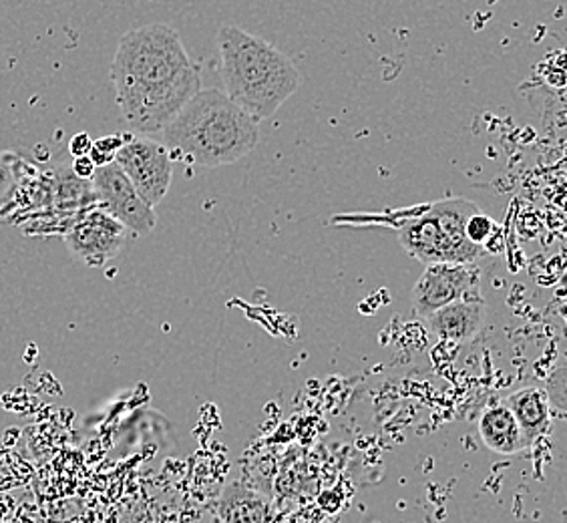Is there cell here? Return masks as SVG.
<instances>
[{
    "label": "cell",
    "instance_id": "obj_2",
    "mask_svg": "<svg viewBox=\"0 0 567 523\" xmlns=\"http://www.w3.org/2000/svg\"><path fill=\"white\" fill-rule=\"evenodd\" d=\"M216 43L224 93L251 120L272 117L300 88L295 63L262 37L221 24Z\"/></svg>",
    "mask_w": 567,
    "mask_h": 523
},
{
    "label": "cell",
    "instance_id": "obj_13",
    "mask_svg": "<svg viewBox=\"0 0 567 523\" xmlns=\"http://www.w3.org/2000/svg\"><path fill=\"white\" fill-rule=\"evenodd\" d=\"M497 236V224L493 222L492 216H487L485 212H475L467 224H465V238L477 246L481 250L487 252L489 242Z\"/></svg>",
    "mask_w": 567,
    "mask_h": 523
},
{
    "label": "cell",
    "instance_id": "obj_4",
    "mask_svg": "<svg viewBox=\"0 0 567 523\" xmlns=\"http://www.w3.org/2000/svg\"><path fill=\"white\" fill-rule=\"evenodd\" d=\"M344 224H386L396 229L399 242L406 254L415 260L431 264H473L475 258L461 250L455 242L449 238L447 229L443 228L436 214L435 204L429 206L406 207L391 212L386 216H339Z\"/></svg>",
    "mask_w": 567,
    "mask_h": 523
},
{
    "label": "cell",
    "instance_id": "obj_10",
    "mask_svg": "<svg viewBox=\"0 0 567 523\" xmlns=\"http://www.w3.org/2000/svg\"><path fill=\"white\" fill-rule=\"evenodd\" d=\"M505 404L509 407L517 425L522 429V435L525 439L527 449L539 441L546 433L551 419V403L549 394L544 387H522L517 391L509 392L505 399Z\"/></svg>",
    "mask_w": 567,
    "mask_h": 523
},
{
    "label": "cell",
    "instance_id": "obj_5",
    "mask_svg": "<svg viewBox=\"0 0 567 523\" xmlns=\"http://www.w3.org/2000/svg\"><path fill=\"white\" fill-rule=\"evenodd\" d=\"M115 164L130 177L137 194L150 206L155 207L164 202L174 177L172 152L164 143L153 142L150 137L127 135L123 147L117 152Z\"/></svg>",
    "mask_w": 567,
    "mask_h": 523
},
{
    "label": "cell",
    "instance_id": "obj_12",
    "mask_svg": "<svg viewBox=\"0 0 567 523\" xmlns=\"http://www.w3.org/2000/svg\"><path fill=\"white\" fill-rule=\"evenodd\" d=\"M218 515L224 523H270V503L262 493L234 483L219 498Z\"/></svg>",
    "mask_w": 567,
    "mask_h": 523
},
{
    "label": "cell",
    "instance_id": "obj_8",
    "mask_svg": "<svg viewBox=\"0 0 567 523\" xmlns=\"http://www.w3.org/2000/svg\"><path fill=\"white\" fill-rule=\"evenodd\" d=\"M127 229L101 207H89L65 232V244L76 260L101 268L120 254Z\"/></svg>",
    "mask_w": 567,
    "mask_h": 523
},
{
    "label": "cell",
    "instance_id": "obj_11",
    "mask_svg": "<svg viewBox=\"0 0 567 523\" xmlns=\"http://www.w3.org/2000/svg\"><path fill=\"white\" fill-rule=\"evenodd\" d=\"M477 431H480L483 445L492 449L493 453L517 455L527 449L522 429L517 425L515 417L503 399L487 404L481 411Z\"/></svg>",
    "mask_w": 567,
    "mask_h": 523
},
{
    "label": "cell",
    "instance_id": "obj_1",
    "mask_svg": "<svg viewBox=\"0 0 567 523\" xmlns=\"http://www.w3.org/2000/svg\"><path fill=\"white\" fill-rule=\"evenodd\" d=\"M111 81L123 120L137 133H159L202 91V75L175 29L153 22L121 37Z\"/></svg>",
    "mask_w": 567,
    "mask_h": 523
},
{
    "label": "cell",
    "instance_id": "obj_14",
    "mask_svg": "<svg viewBox=\"0 0 567 523\" xmlns=\"http://www.w3.org/2000/svg\"><path fill=\"white\" fill-rule=\"evenodd\" d=\"M127 140V133H115V135H105V137H99L91 145V152L89 157L91 162L95 164V167H103V165H110L115 162L117 152L123 147V143Z\"/></svg>",
    "mask_w": 567,
    "mask_h": 523
},
{
    "label": "cell",
    "instance_id": "obj_6",
    "mask_svg": "<svg viewBox=\"0 0 567 523\" xmlns=\"http://www.w3.org/2000/svg\"><path fill=\"white\" fill-rule=\"evenodd\" d=\"M91 186L97 197V206L107 212L111 218L117 219L123 228L135 236H147L157 226V216L137 189L133 187L130 177L123 174L120 165L113 164L97 167L91 177Z\"/></svg>",
    "mask_w": 567,
    "mask_h": 523
},
{
    "label": "cell",
    "instance_id": "obj_9",
    "mask_svg": "<svg viewBox=\"0 0 567 523\" xmlns=\"http://www.w3.org/2000/svg\"><path fill=\"white\" fill-rule=\"evenodd\" d=\"M485 308L483 298H463L439 308L426 318V325L441 340L467 342L480 335L485 322Z\"/></svg>",
    "mask_w": 567,
    "mask_h": 523
},
{
    "label": "cell",
    "instance_id": "obj_3",
    "mask_svg": "<svg viewBox=\"0 0 567 523\" xmlns=\"http://www.w3.org/2000/svg\"><path fill=\"white\" fill-rule=\"evenodd\" d=\"M164 145L202 167L236 164L258 145L260 123L219 89H202L165 127Z\"/></svg>",
    "mask_w": 567,
    "mask_h": 523
},
{
    "label": "cell",
    "instance_id": "obj_15",
    "mask_svg": "<svg viewBox=\"0 0 567 523\" xmlns=\"http://www.w3.org/2000/svg\"><path fill=\"white\" fill-rule=\"evenodd\" d=\"M91 145H93V140L89 137V133L81 131L69 142V152L73 157H83V155H89V152H91Z\"/></svg>",
    "mask_w": 567,
    "mask_h": 523
},
{
    "label": "cell",
    "instance_id": "obj_16",
    "mask_svg": "<svg viewBox=\"0 0 567 523\" xmlns=\"http://www.w3.org/2000/svg\"><path fill=\"white\" fill-rule=\"evenodd\" d=\"M73 175L79 177V180H91L93 174H95V164L91 162V157L89 155H83V157H75V162H73Z\"/></svg>",
    "mask_w": 567,
    "mask_h": 523
},
{
    "label": "cell",
    "instance_id": "obj_7",
    "mask_svg": "<svg viewBox=\"0 0 567 523\" xmlns=\"http://www.w3.org/2000/svg\"><path fill=\"white\" fill-rule=\"evenodd\" d=\"M463 298L481 296V268L473 264H431L413 288V308L421 318H429L439 308Z\"/></svg>",
    "mask_w": 567,
    "mask_h": 523
}]
</instances>
